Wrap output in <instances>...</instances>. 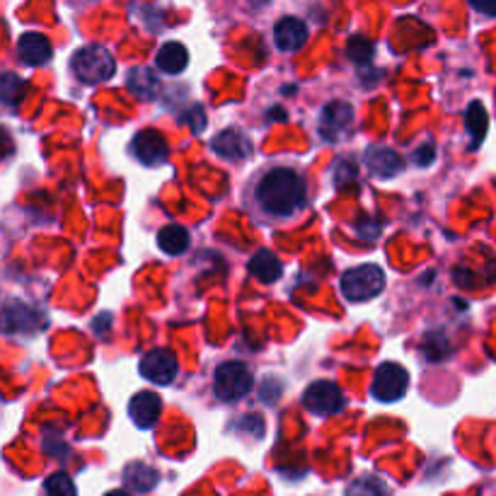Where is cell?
Listing matches in <instances>:
<instances>
[{
  "mask_svg": "<svg viewBox=\"0 0 496 496\" xmlns=\"http://www.w3.org/2000/svg\"><path fill=\"white\" fill-rule=\"evenodd\" d=\"M257 199L274 216H291L305 203V180L295 170L274 167L259 182Z\"/></svg>",
  "mask_w": 496,
  "mask_h": 496,
  "instance_id": "obj_1",
  "label": "cell"
},
{
  "mask_svg": "<svg viewBox=\"0 0 496 496\" xmlns=\"http://www.w3.org/2000/svg\"><path fill=\"white\" fill-rule=\"evenodd\" d=\"M339 288L344 294L346 301L366 303L373 301L376 295L383 294L385 288V271L378 264H361L353 269L344 271L339 278Z\"/></svg>",
  "mask_w": 496,
  "mask_h": 496,
  "instance_id": "obj_2",
  "label": "cell"
},
{
  "mask_svg": "<svg viewBox=\"0 0 496 496\" xmlns=\"http://www.w3.org/2000/svg\"><path fill=\"white\" fill-rule=\"evenodd\" d=\"M70 66H73V73L78 76V80L85 85L107 83V80L117 73V61H114V56L107 51L105 46L99 44H90L83 46V49H78V51L73 53Z\"/></svg>",
  "mask_w": 496,
  "mask_h": 496,
  "instance_id": "obj_3",
  "label": "cell"
},
{
  "mask_svg": "<svg viewBox=\"0 0 496 496\" xmlns=\"http://www.w3.org/2000/svg\"><path fill=\"white\" fill-rule=\"evenodd\" d=\"M252 370L240 361H228L220 363L219 370H216V378H213V392L216 398L223 399V402H233V399L245 398L249 390H252Z\"/></svg>",
  "mask_w": 496,
  "mask_h": 496,
  "instance_id": "obj_4",
  "label": "cell"
},
{
  "mask_svg": "<svg viewBox=\"0 0 496 496\" xmlns=\"http://www.w3.org/2000/svg\"><path fill=\"white\" fill-rule=\"evenodd\" d=\"M407 388H409V373L407 369H402L399 363H383L380 369L376 370L373 376V385H370V395L378 399V402H398L407 395Z\"/></svg>",
  "mask_w": 496,
  "mask_h": 496,
  "instance_id": "obj_5",
  "label": "cell"
},
{
  "mask_svg": "<svg viewBox=\"0 0 496 496\" xmlns=\"http://www.w3.org/2000/svg\"><path fill=\"white\" fill-rule=\"evenodd\" d=\"M303 405H305L308 412L317 414V416H332V414L344 409L346 399L344 392L339 390L334 383H330V380H315L308 390L303 392Z\"/></svg>",
  "mask_w": 496,
  "mask_h": 496,
  "instance_id": "obj_6",
  "label": "cell"
},
{
  "mask_svg": "<svg viewBox=\"0 0 496 496\" xmlns=\"http://www.w3.org/2000/svg\"><path fill=\"white\" fill-rule=\"evenodd\" d=\"M44 327L46 317L24 303H10L0 313V330L8 334H34Z\"/></svg>",
  "mask_w": 496,
  "mask_h": 496,
  "instance_id": "obj_7",
  "label": "cell"
},
{
  "mask_svg": "<svg viewBox=\"0 0 496 496\" xmlns=\"http://www.w3.org/2000/svg\"><path fill=\"white\" fill-rule=\"evenodd\" d=\"M141 376L155 385H170L177 378V356L170 349H153L141 359Z\"/></svg>",
  "mask_w": 496,
  "mask_h": 496,
  "instance_id": "obj_8",
  "label": "cell"
},
{
  "mask_svg": "<svg viewBox=\"0 0 496 496\" xmlns=\"http://www.w3.org/2000/svg\"><path fill=\"white\" fill-rule=\"evenodd\" d=\"M131 153L134 158L145 167H158L163 165L170 155V148H167V141L163 138V134L153 131V128H145V131H138L131 141Z\"/></svg>",
  "mask_w": 496,
  "mask_h": 496,
  "instance_id": "obj_9",
  "label": "cell"
},
{
  "mask_svg": "<svg viewBox=\"0 0 496 496\" xmlns=\"http://www.w3.org/2000/svg\"><path fill=\"white\" fill-rule=\"evenodd\" d=\"M353 121V107L349 102H330V105L323 109V117H320V134H323L324 141H339L344 131L351 126Z\"/></svg>",
  "mask_w": 496,
  "mask_h": 496,
  "instance_id": "obj_10",
  "label": "cell"
},
{
  "mask_svg": "<svg viewBox=\"0 0 496 496\" xmlns=\"http://www.w3.org/2000/svg\"><path fill=\"white\" fill-rule=\"evenodd\" d=\"M160 412H163V402L151 390L136 392L131 402H128V416L138 429H153L158 424Z\"/></svg>",
  "mask_w": 496,
  "mask_h": 496,
  "instance_id": "obj_11",
  "label": "cell"
},
{
  "mask_svg": "<svg viewBox=\"0 0 496 496\" xmlns=\"http://www.w3.org/2000/svg\"><path fill=\"white\" fill-rule=\"evenodd\" d=\"M211 148L216 155H220L223 160H245L252 153V141H249L248 136L240 134L238 128H226V131H220L219 136H213V141H211Z\"/></svg>",
  "mask_w": 496,
  "mask_h": 496,
  "instance_id": "obj_12",
  "label": "cell"
},
{
  "mask_svg": "<svg viewBox=\"0 0 496 496\" xmlns=\"http://www.w3.org/2000/svg\"><path fill=\"white\" fill-rule=\"evenodd\" d=\"M402 158L398 153L388 148V145H370L366 151V167L373 177H380V180H392L402 173Z\"/></svg>",
  "mask_w": 496,
  "mask_h": 496,
  "instance_id": "obj_13",
  "label": "cell"
},
{
  "mask_svg": "<svg viewBox=\"0 0 496 496\" xmlns=\"http://www.w3.org/2000/svg\"><path fill=\"white\" fill-rule=\"evenodd\" d=\"M308 39V27L298 17H284L278 20L276 27H274V44L281 49V51H298L305 44Z\"/></svg>",
  "mask_w": 496,
  "mask_h": 496,
  "instance_id": "obj_14",
  "label": "cell"
},
{
  "mask_svg": "<svg viewBox=\"0 0 496 496\" xmlns=\"http://www.w3.org/2000/svg\"><path fill=\"white\" fill-rule=\"evenodd\" d=\"M17 53H20V61L27 63V66H44L51 61V42L44 37V34H37V32H27L17 42Z\"/></svg>",
  "mask_w": 496,
  "mask_h": 496,
  "instance_id": "obj_15",
  "label": "cell"
},
{
  "mask_svg": "<svg viewBox=\"0 0 496 496\" xmlns=\"http://www.w3.org/2000/svg\"><path fill=\"white\" fill-rule=\"evenodd\" d=\"M155 66H158L163 73H170V76L182 73V70L189 66L187 46L180 44V42H167V44H163L160 46V51L155 53Z\"/></svg>",
  "mask_w": 496,
  "mask_h": 496,
  "instance_id": "obj_16",
  "label": "cell"
},
{
  "mask_svg": "<svg viewBox=\"0 0 496 496\" xmlns=\"http://www.w3.org/2000/svg\"><path fill=\"white\" fill-rule=\"evenodd\" d=\"M465 126H467V134H470V151H477V148L482 145V141L487 138V131H489V114L480 99H474V102L467 105Z\"/></svg>",
  "mask_w": 496,
  "mask_h": 496,
  "instance_id": "obj_17",
  "label": "cell"
},
{
  "mask_svg": "<svg viewBox=\"0 0 496 496\" xmlns=\"http://www.w3.org/2000/svg\"><path fill=\"white\" fill-rule=\"evenodd\" d=\"M160 474L155 467L145 465V463H131V465L124 470V484L128 489H134L138 494H145L151 489L158 487Z\"/></svg>",
  "mask_w": 496,
  "mask_h": 496,
  "instance_id": "obj_18",
  "label": "cell"
},
{
  "mask_svg": "<svg viewBox=\"0 0 496 496\" xmlns=\"http://www.w3.org/2000/svg\"><path fill=\"white\" fill-rule=\"evenodd\" d=\"M249 274L257 278V281H262V284H274L281 278V262H278V257L269 249H262V252H257L252 259H249Z\"/></svg>",
  "mask_w": 496,
  "mask_h": 496,
  "instance_id": "obj_19",
  "label": "cell"
},
{
  "mask_svg": "<svg viewBox=\"0 0 496 496\" xmlns=\"http://www.w3.org/2000/svg\"><path fill=\"white\" fill-rule=\"evenodd\" d=\"M126 85H128V90L134 92L136 98H141V99L155 98L160 90L158 76L153 73L151 68H144V66L134 68V70L128 73Z\"/></svg>",
  "mask_w": 496,
  "mask_h": 496,
  "instance_id": "obj_20",
  "label": "cell"
},
{
  "mask_svg": "<svg viewBox=\"0 0 496 496\" xmlns=\"http://www.w3.org/2000/svg\"><path fill=\"white\" fill-rule=\"evenodd\" d=\"M158 248L170 257H180L189 249V233L177 223H170L158 233Z\"/></svg>",
  "mask_w": 496,
  "mask_h": 496,
  "instance_id": "obj_21",
  "label": "cell"
},
{
  "mask_svg": "<svg viewBox=\"0 0 496 496\" xmlns=\"http://www.w3.org/2000/svg\"><path fill=\"white\" fill-rule=\"evenodd\" d=\"M27 95V83L15 73H0V102L15 107Z\"/></svg>",
  "mask_w": 496,
  "mask_h": 496,
  "instance_id": "obj_22",
  "label": "cell"
},
{
  "mask_svg": "<svg viewBox=\"0 0 496 496\" xmlns=\"http://www.w3.org/2000/svg\"><path fill=\"white\" fill-rule=\"evenodd\" d=\"M346 496H388V484L376 474H363L349 484Z\"/></svg>",
  "mask_w": 496,
  "mask_h": 496,
  "instance_id": "obj_23",
  "label": "cell"
},
{
  "mask_svg": "<svg viewBox=\"0 0 496 496\" xmlns=\"http://www.w3.org/2000/svg\"><path fill=\"white\" fill-rule=\"evenodd\" d=\"M373 53H376L373 42L363 37V34H356V37H351L346 42V56H349V61H353V63H359V66L370 63Z\"/></svg>",
  "mask_w": 496,
  "mask_h": 496,
  "instance_id": "obj_24",
  "label": "cell"
},
{
  "mask_svg": "<svg viewBox=\"0 0 496 496\" xmlns=\"http://www.w3.org/2000/svg\"><path fill=\"white\" fill-rule=\"evenodd\" d=\"M44 489L46 496H78L76 484H73V480H70L66 473L51 474V477L46 480Z\"/></svg>",
  "mask_w": 496,
  "mask_h": 496,
  "instance_id": "obj_25",
  "label": "cell"
},
{
  "mask_svg": "<svg viewBox=\"0 0 496 496\" xmlns=\"http://www.w3.org/2000/svg\"><path fill=\"white\" fill-rule=\"evenodd\" d=\"M356 174H359V170H356V165L353 163H337V167H334V184H337L339 189L346 187V184H351V182H356Z\"/></svg>",
  "mask_w": 496,
  "mask_h": 496,
  "instance_id": "obj_26",
  "label": "cell"
},
{
  "mask_svg": "<svg viewBox=\"0 0 496 496\" xmlns=\"http://www.w3.org/2000/svg\"><path fill=\"white\" fill-rule=\"evenodd\" d=\"M380 230H383L380 220H370L366 219V216L356 220V233L361 235V238H366V240H376L378 235H380Z\"/></svg>",
  "mask_w": 496,
  "mask_h": 496,
  "instance_id": "obj_27",
  "label": "cell"
},
{
  "mask_svg": "<svg viewBox=\"0 0 496 496\" xmlns=\"http://www.w3.org/2000/svg\"><path fill=\"white\" fill-rule=\"evenodd\" d=\"M434 160H436V148H434V144H431V141H426V144L419 145V148L414 151V165L429 167Z\"/></svg>",
  "mask_w": 496,
  "mask_h": 496,
  "instance_id": "obj_28",
  "label": "cell"
},
{
  "mask_svg": "<svg viewBox=\"0 0 496 496\" xmlns=\"http://www.w3.org/2000/svg\"><path fill=\"white\" fill-rule=\"evenodd\" d=\"M184 121H187L189 126H192V131H194V134H201L203 126H206V119H203L201 105L192 107V112H189L187 117H184Z\"/></svg>",
  "mask_w": 496,
  "mask_h": 496,
  "instance_id": "obj_29",
  "label": "cell"
},
{
  "mask_svg": "<svg viewBox=\"0 0 496 496\" xmlns=\"http://www.w3.org/2000/svg\"><path fill=\"white\" fill-rule=\"evenodd\" d=\"M431 339H434V346H445L448 342H445L444 334H429ZM424 351H426V356H429L431 361H441V359H445L448 356V349H444V351H431V344H424Z\"/></svg>",
  "mask_w": 496,
  "mask_h": 496,
  "instance_id": "obj_30",
  "label": "cell"
},
{
  "mask_svg": "<svg viewBox=\"0 0 496 496\" xmlns=\"http://www.w3.org/2000/svg\"><path fill=\"white\" fill-rule=\"evenodd\" d=\"M470 5L482 15L496 17V0H470Z\"/></svg>",
  "mask_w": 496,
  "mask_h": 496,
  "instance_id": "obj_31",
  "label": "cell"
},
{
  "mask_svg": "<svg viewBox=\"0 0 496 496\" xmlns=\"http://www.w3.org/2000/svg\"><path fill=\"white\" fill-rule=\"evenodd\" d=\"M109 320H112V315H109V313H102V315H99L98 320L92 323V330L98 332V334H105V330L109 327V324H105V323H109Z\"/></svg>",
  "mask_w": 496,
  "mask_h": 496,
  "instance_id": "obj_32",
  "label": "cell"
},
{
  "mask_svg": "<svg viewBox=\"0 0 496 496\" xmlns=\"http://www.w3.org/2000/svg\"><path fill=\"white\" fill-rule=\"evenodd\" d=\"M105 496H131V494H128V491H124V489H114V491H109V494H105Z\"/></svg>",
  "mask_w": 496,
  "mask_h": 496,
  "instance_id": "obj_33",
  "label": "cell"
}]
</instances>
